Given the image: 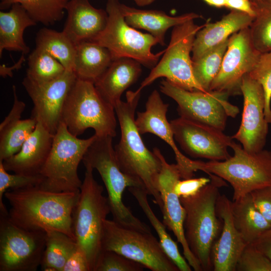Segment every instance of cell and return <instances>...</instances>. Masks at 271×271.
<instances>
[{
  "instance_id": "cell-34",
  "label": "cell",
  "mask_w": 271,
  "mask_h": 271,
  "mask_svg": "<svg viewBox=\"0 0 271 271\" xmlns=\"http://www.w3.org/2000/svg\"><path fill=\"white\" fill-rule=\"evenodd\" d=\"M254 18L249 26L252 42L260 53L271 51V0H251Z\"/></svg>"
},
{
  "instance_id": "cell-32",
  "label": "cell",
  "mask_w": 271,
  "mask_h": 271,
  "mask_svg": "<svg viewBox=\"0 0 271 271\" xmlns=\"http://www.w3.org/2000/svg\"><path fill=\"white\" fill-rule=\"evenodd\" d=\"M70 0H1V11L16 3L20 4L37 23L53 25L61 20Z\"/></svg>"
},
{
  "instance_id": "cell-27",
  "label": "cell",
  "mask_w": 271,
  "mask_h": 271,
  "mask_svg": "<svg viewBox=\"0 0 271 271\" xmlns=\"http://www.w3.org/2000/svg\"><path fill=\"white\" fill-rule=\"evenodd\" d=\"M113 61L106 48L92 41H83L76 45L74 72L78 78L94 83Z\"/></svg>"
},
{
  "instance_id": "cell-48",
  "label": "cell",
  "mask_w": 271,
  "mask_h": 271,
  "mask_svg": "<svg viewBox=\"0 0 271 271\" xmlns=\"http://www.w3.org/2000/svg\"><path fill=\"white\" fill-rule=\"evenodd\" d=\"M139 6L144 7L151 5L156 0H133Z\"/></svg>"
},
{
  "instance_id": "cell-47",
  "label": "cell",
  "mask_w": 271,
  "mask_h": 271,
  "mask_svg": "<svg viewBox=\"0 0 271 271\" xmlns=\"http://www.w3.org/2000/svg\"><path fill=\"white\" fill-rule=\"evenodd\" d=\"M207 5L218 8L225 7L226 0H202Z\"/></svg>"
},
{
  "instance_id": "cell-24",
  "label": "cell",
  "mask_w": 271,
  "mask_h": 271,
  "mask_svg": "<svg viewBox=\"0 0 271 271\" xmlns=\"http://www.w3.org/2000/svg\"><path fill=\"white\" fill-rule=\"evenodd\" d=\"M141 65L131 58L116 59L94 83L95 86L101 96L114 107L123 92L141 75Z\"/></svg>"
},
{
  "instance_id": "cell-25",
  "label": "cell",
  "mask_w": 271,
  "mask_h": 271,
  "mask_svg": "<svg viewBox=\"0 0 271 271\" xmlns=\"http://www.w3.org/2000/svg\"><path fill=\"white\" fill-rule=\"evenodd\" d=\"M120 8L127 24L135 29L148 31L162 46L165 44V35L169 28L202 18L201 15L193 12L175 17L170 16L162 11L141 10L121 3Z\"/></svg>"
},
{
  "instance_id": "cell-40",
  "label": "cell",
  "mask_w": 271,
  "mask_h": 271,
  "mask_svg": "<svg viewBox=\"0 0 271 271\" xmlns=\"http://www.w3.org/2000/svg\"><path fill=\"white\" fill-rule=\"evenodd\" d=\"M237 271H271V260L250 244L242 251L238 260Z\"/></svg>"
},
{
  "instance_id": "cell-46",
  "label": "cell",
  "mask_w": 271,
  "mask_h": 271,
  "mask_svg": "<svg viewBox=\"0 0 271 271\" xmlns=\"http://www.w3.org/2000/svg\"><path fill=\"white\" fill-rule=\"evenodd\" d=\"M225 8L243 12L253 17L255 16L251 0H226Z\"/></svg>"
},
{
  "instance_id": "cell-36",
  "label": "cell",
  "mask_w": 271,
  "mask_h": 271,
  "mask_svg": "<svg viewBox=\"0 0 271 271\" xmlns=\"http://www.w3.org/2000/svg\"><path fill=\"white\" fill-rule=\"evenodd\" d=\"M66 71L63 65L47 51L36 47L28 57L26 76L38 82H46Z\"/></svg>"
},
{
  "instance_id": "cell-3",
  "label": "cell",
  "mask_w": 271,
  "mask_h": 271,
  "mask_svg": "<svg viewBox=\"0 0 271 271\" xmlns=\"http://www.w3.org/2000/svg\"><path fill=\"white\" fill-rule=\"evenodd\" d=\"M211 181L196 194L180 197L186 215L184 222L185 238L189 248L199 262L202 270H212L211 252L214 242L219 236L223 226L218 216L216 204L219 188L226 184L214 175Z\"/></svg>"
},
{
  "instance_id": "cell-22",
  "label": "cell",
  "mask_w": 271,
  "mask_h": 271,
  "mask_svg": "<svg viewBox=\"0 0 271 271\" xmlns=\"http://www.w3.org/2000/svg\"><path fill=\"white\" fill-rule=\"evenodd\" d=\"M65 10L68 15L62 32L76 45L95 37L106 25V10L94 8L89 0H70Z\"/></svg>"
},
{
  "instance_id": "cell-35",
  "label": "cell",
  "mask_w": 271,
  "mask_h": 271,
  "mask_svg": "<svg viewBox=\"0 0 271 271\" xmlns=\"http://www.w3.org/2000/svg\"><path fill=\"white\" fill-rule=\"evenodd\" d=\"M228 39L193 61L194 77L206 91H210L211 84L220 71Z\"/></svg>"
},
{
  "instance_id": "cell-33",
  "label": "cell",
  "mask_w": 271,
  "mask_h": 271,
  "mask_svg": "<svg viewBox=\"0 0 271 271\" xmlns=\"http://www.w3.org/2000/svg\"><path fill=\"white\" fill-rule=\"evenodd\" d=\"M36 124V120L31 117L18 119L0 126V161H4L21 150Z\"/></svg>"
},
{
  "instance_id": "cell-38",
  "label": "cell",
  "mask_w": 271,
  "mask_h": 271,
  "mask_svg": "<svg viewBox=\"0 0 271 271\" xmlns=\"http://www.w3.org/2000/svg\"><path fill=\"white\" fill-rule=\"evenodd\" d=\"M248 74L262 87L265 98V118L268 123H271V51L261 53Z\"/></svg>"
},
{
  "instance_id": "cell-6",
  "label": "cell",
  "mask_w": 271,
  "mask_h": 271,
  "mask_svg": "<svg viewBox=\"0 0 271 271\" xmlns=\"http://www.w3.org/2000/svg\"><path fill=\"white\" fill-rule=\"evenodd\" d=\"M112 138L110 136L96 137L83 157V164L96 169L100 174L107 192L113 220L128 227L151 232L150 227L137 218L123 202V194L126 188H144L120 170L115 157Z\"/></svg>"
},
{
  "instance_id": "cell-2",
  "label": "cell",
  "mask_w": 271,
  "mask_h": 271,
  "mask_svg": "<svg viewBox=\"0 0 271 271\" xmlns=\"http://www.w3.org/2000/svg\"><path fill=\"white\" fill-rule=\"evenodd\" d=\"M141 92L128 91L126 100L114 106L120 128V139L114 149L118 166L123 173L139 182L161 210L162 201L157 188L162 168L161 160L155 151L146 147L135 122V112Z\"/></svg>"
},
{
  "instance_id": "cell-39",
  "label": "cell",
  "mask_w": 271,
  "mask_h": 271,
  "mask_svg": "<svg viewBox=\"0 0 271 271\" xmlns=\"http://www.w3.org/2000/svg\"><path fill=\"white\" fill-rule=\"evenodd\" d=\"M145 268L142 264L117 252L103 250L94 271H142Z\"/></svg>"
},
{
  "instance_id": "cell-19",
  "label": "cell",
  "mask_w": 271,
  "mask_h": 271,
  "mask_svg": "<svg viewBox=\"0 0 271 271\" xmlns=\"http://www.w3.org/2000/svg\"><path fill=\"white\" fill-rule=\"evenodd\" d=\"M168 107L169 104L163 102L159 92L154 90L148 98L146 110L137 112L136 124L141 134L151 133L165 141L175 154L182 179L192 178L194 173L197 171L198 161L187 158L178 149L167 118Z\"/></svg>"
},
{
  "instance_id": "cell-18",
  "label": "cell",
  "mask_w": 271,
  "mask_h": 271,
  "mask_svg": "<svg viewBox=\"0 0 271 271\" xmlns=\"http://www.w3.org/2000/svg\"><path fill=\"white\" fill-rule=\"evenodd\" d=\"M243 97L242 119L237 131L231 137L239 142L249 153L263 150L268 131L264 115L265 98L261 85L248 74L242 78L241 85Z\"/></svg>"
},
{
  "instance_id": "cell-17",
  "label": "cell",
  "mask_w": 271,
  "mask_h": 271,
  "mask_svg": "<svg viewBox=\"0 0 271 271\" xmlns=\"http://www.w3.org/2000/svg\"><path fill=\"white\" fill-rule=\"evenodd\" d=\"M159 157L162 168L157 182V188L162 201L161 211L163 223L172 231L182 245L184 257L192 268L195 271H201L200 264L190 251L187 243L184 229L186 215L184 208L180 198L174 190V185L179 179H182L177 164H169L158 148L153 149Z\"/></svg>"
},
{
  "instance_id": "cell-44",
  "label": "cell",
  "mask_w": 271,
  "mask_h": 271,
  "mask_svg": "<svg viewBox=\"0 0 271 271\" xmlns=\"http://www.w3.org/2000/svg\"><path fill=\"white\" fill-rule=\"evenodd\" d=\"M14 95V103L12 109L1 123L0 126H4L10 122L21 119V116L26 106L25 103L19 99L17 94L15 85L12 86Z\"/></svg>"
},
{
  "instance_id": "cell-10",
  "label": "cell",
  "mask_w": 271,
  "mask_h": 271,
  "mask_svg": "<svg viewBox=\"0 0 271 271\" xmlns=\"http://www.w3.org/2000/svg\"><path fill=\"white\" fill-rule=\"evenodd\" d=\"M194 21L174 27L169 44L162 58L152 69L137 91L141 92L158 78L165 77L186 90L208 92L198 84L193 74L190 53L196 34L204 26L195 24Z\"/></svg>"
},
{
  "instance_id": "cell-5",
  "label": "cell",
  "mask_w": 271,
  "mask_h": 271,
  "mask_svg": "<svg viewBox=\"0 0 271 271\" xmlns=\"http://www.w3.org/2000/svg\"><path fill=\"white\" fill-rule=\"evenodd\" d=\"M114 107L107 102L92 82L77 78L64 104L61 121L75 137L93 128L98 137L116 135Z\"/></svg>"
},
{
  "instance_id": "cell-13",
  "label": "cell",
  "mask_w": 271,
  "mask_h": 271,
  "mask_svg": "<svg viewBox=\"0 0 271 271\" xmlns=\"http://www.w3.org/2000/svg\"><path fill=\"white\" fill-rule=\"evenodd\" d=\"M1 214L0 271H36L41 266L46 232L23 229Z\"/></svg>"
},
{
  "instance_id": "cell-20",
  "label": "cell",
  "mask_w": 271,
  "mask_h": 271,
  "mask_svg": "<svg viewBox=\"0 0 271 271\" xmlns=\"http://www.w3.org/2000/svg\"><path fill=\"white\" fill-rule=\"evenodd\" d=\"M231 204L225 195H219L216 202V213L223 226L211 248L214 271H235L239 257L248 244L234 225Z\"/></svg>"
},
{
  "instance_id": "cell-31",
  "label": "cell",
  "mask_w": 271,
  "mask_h": 271,
  "mask_svg": "<svg viewBox=\"0 0 271 271\" xmlns=\"http://www.w3.org/2000/svg\"><path fill=\"white\" fill-rule=\"evenodd\" d=\"M46 232L45 247L41 267L45 271H62L71 253L76 248V241L66 234L54 230Z\"/></svg>"
},
{
  "instance_id": "cell-4",
  "label": "cell",
  "mask_w": 271,
  "mask_h": 271,
  "mask_svg": "<svg viewBox=\"0 0 271 271\" xmlns=\"http://www.w3.org/2000/svg\"><path fill=\"white\" fill-rule=\"evenodd\" d=\"M84 178L72 214V230L78 247L84 252L90 270L94 271L102 250L103 225L110 212L103 188L93 177V169L84 165Z\"/></svg>"
},
{
  "instance_id": "cell-16",
  "label": "cell",
  "mask_w": 271,
  "mask_h": 271,
  "mask_svg": "<svg viewBox=\"0 0 271 271\" xmlns=\"http://www.w3.org/2000/svg\"><path fill=\"white\" fill-rule=\"evenodd\" d=\"M170 123L175 141L190 156L210 161H224L231 157L228 148L233 139L223 131L180 116Z\"/></svg>"
},
{
  "instance_id": "cell-43",
  "label": "cell",
  "mask_w": 271,
  "mask_h": 271,
  "mask_svg": "<svg viewBox=\"0 0 271 271\" xmlns=\"http://www.w3.org/2000/svg\"><path fill=\"white\" fill-rule=\"evenodd\" d=\"M62 271H91L85 254L78 245L68 258Z\"/></svg>"
},
{
  "instance_id": "cell-28",
  "label": "cell",
  "mask_w": 271,
  "mask_h": 271,
  "mask_svg": "<svg viewBox=\"0 0 271 271\" xmlns=\"http://www.w3.org/2000/svg\"><path fill=\"white\" fill-rule=\"evenodd\" d=\"M231 210L234 225L247 244L271 227L255 207L250 193L232 201Z\"/></svg>"
},
{
  "instance_id": "cell-1",
  "label": "cell",
  "mask_w": 271,
  "mask_h": 271,
  "mask_svg": "<svg viewBox=\"0 0 271 271\" xmlns=\"http://www.w3.org/2000/svg\"><path fill=\"white\" fill-rule=\"evenodd\" d=\"M79 193L52 192L40 186L7 191L4 196L11 206L8 218L23 229L57 230L75 240L72 214Z\"/></svg>"
},
{
  "instance_id": "cell-29",
  "label": "cell",
  "mask_w": 271,
  "mask_h": 271,
  "mask_svg": "<svg viewBox=\"0 0 271 271\" xmlns=\"http://www.w3.org/2000/svg\"><path fill=\"white\" fill-rule=\"evenodd\" d=\"M128 189L156 231L159 241L166 254L180 271H191L192 267L181 254L177 243L167 232L166 226L159 220L152 209L148 200L147 191L144 188L137 187H129Z\"/></svg>"
},
{
  "instance_id": "cell-41",
  "label": "cell",
  "mask_w": 271,
  "mask_h": 271,
  "mask_svg": "<svg viewBox=\"0 0 271 271\" xmlns=\"http://www.w3.org/2000/svg\"><path fill=\"white\" fill-rule=\"evenodd\" d=\"M210 181L211 178L206 177L179 179L175 184L174 190L179 198L190 197L196 194Z\"/></svg>"
},
{
  "instance_id": "cell-7",
  "label": "cell",
  "mask_w": 271,
  "mask_h": 271,
  "mask_svg": "<svg viewBox=\"0 0 271 271\" xmlns=\"http://www.w3.org/2000/svg\"><path fill=\"white\" fill-rule=\"evenodd\" d=\"M234 155L224 161H198V171L219 177L233 189L232 201L266 186H271V152L245 151L233 140L230 144Z\"/></svg>"
},
{
  "instance_id": "cell-23",
  "label": "cell",
  "mask_w": 271,
  "mask_h": 271,
  "mask_svg": "<svg viewBox=\"0 0 271 271\" xmlns=\"http://www.w3.org/2000/svg\"><path fill=\"white\" fill-rule=\"evenodd\" d=\"M254 17L235 10L215 23L208 22L196 34L192 48V61L240 30L249 27Z\"/></svg>"
},
{
  "instance_id": "cell-42",
  "label": "cell",
  "mask_w": 271,
  "mask_h": 271,
  "mask_svg": "<svg viewBox=\"0 0 271 271\" xmlns=\"http://www.w3.org/2000/svg\"><path fill=\"white\" fill-rule=\"evenodd\" d=\"M256 208L271 224V186L250 193Z\"/></svg>"
},
{
  "instance_id": "cell-14",
  "label": "cell",
  "mask_w": 271,
  "mask_h": 271,
  "mask_svg": "<svg viewBox=\"0 0 271 271\" xmlns=\"http://www.w3.org/2000/svg\"><path fill=\"white\" fill-rule=\"evenodd\" d=\"M77 78L74 71L66 70L49 81L38 82L26 76L23 80L22 84L33 104L31 117L52 134L61 121L64 104Z\"/></svg>"
},
{
  "instance_id": "cell-37",
  "label": "cell",
  "mask_w": 271,
  "mask_h": 271,
  "mask_svg": "<svg viewBox=\"0 0 271 271\" xmlns=\"http://www.w3.org/2000/svg\"><path fill=\"white\" fill-rule=\"evenodd\" d=\"M44 178L41 174L26 175L8 173L2 161H0V210L1 214L8 215V211L3 202V198L7 190H15L29 187L40 186Z\"/></svg>"
},
{
  "instance_id": "cell-26",
  "label": "cell",
  "mask_w": 271,
  "mask_h": 271,
  "mask_svg": "<svg viewBox=\"0 0 271 271\" xmlns=\"http://www.w3.org/2000/svg\"><path fill=\"white\" fill-rule=\"evenodd\" d=\"M37 23L19 4H13L9 12L0 11V57L3 51L21 52L28 54L29 47L25 43L23 35L25 29L36 26Z\"/></svg>"
},
{
  "instance_id": "cell-45",
  "label": "cell",
  "mask_w": 271,
  "mask_h": 271,
  "mask_svg": "<svg viewBox=\"0 0 271 271\" xmlns=\"http://www.w3.org/2000/svg\"><path fill=\"white\" fill-rule=\"evenodd\" d=\"M271 260V227L250 243Z\"/></svg>"
},
{
  "instance_id": "cell-15",
  "label": "cell",
  "mask_w": 271,
  "mask_h": 271,
  "mask_svg": "<svg viewBox=\"0 0 271 271\" xmlns=\"http://www.w3.org/2000/svg\"><path fill=\"white\" fill-rule=\"evenodd\" d=\"M260 54L252 42L249 27L231 35L220 71L210 91L223 93L228 96L241 94L242 78L252 69Z\"/></svg>"
},
{
  "instance_id": "cell-21",
  "label": "cell",
  "mask_w": 271,
  "mask_h": 271,
  "mask_svg": "<svg viewBox=\"0 0 271 271\" xmlns=\"http://www.w3.org/2000/svg\"><path fill=\"white\" fill-rule=\"evenodd\" d=\"M54 135L37 122L33 131L16 154L3 161L7 171L26 175L40 174L50 154Z\"/></svg>"
},
{
  "instance_id": "cell-9",
  "label": "cell",
  "mask_w": 271,
  "mask_h": 271,
  "mask_svg": "<svg viewBox=\"0 0 271 271\" xmlns=\"http://www.w3.org/2000/svg\"><path fill=\"white\" fill-rule=\"evenodd\" d=\"M119 0H107L106 11L108 15L104 29L90 40L105 48L113 60L119 58L133 59L141 65L152 69L158 63L165 50L156 54L152 48L158 40L150 34L143 33L126 22Z\"/></svg>"
},
{
  "instance_id": "cell-12",
  "label": "cell",
  "mask_w": 271,
  "mask_h": 271,
  "mask_svg": "<svg viewBox=\"0 0 271 271\" xmlns=\"http://www.w3.org/2000/svg\"><path fill=\"white\" fill-rule=\"evenodd\" d=\"M161 91L178 104L180 117L225 129L228 117L239 113L237 106L228 101L227 94L215 92L189 91L165 79L161 82Z\"/></svg>"
},
{
  "instance_id": "cell-8",
  "label": "cell",
  "mask_w": 271,
  "mask_h": 271,
  "mask_svg": "<svg viewBox=\"0 0 271 271\" xmlns=\"http://www.w3.org/2000/svg\"><path fill=\"white\" fill-rule=\"evenodd\" d=\"M96 137L94 134L87 139H79L61 122L40 173L44 180L40 187L56 192L80 191L82 182L78 174V166Z\"/></svg>"
},
{
  "instance_id": "cell-30",
  "label": "cell",
  "mask_w": 271,
  "mask_h": 271,
  "mask_svg": "<svg viewBox=\"0 0 271 271\" xmlns=\"http://www.w3.org/2000/svg\"><path fill=\"white\" fill-rule=\"evenodd\" d=\"M37 48L47 51L58 60L66 70L74 71L76 45L62 31L43 28L37 34Z\"/></svg>"
},
{
  "instance_id": "cell-11",
  "label": "cell",
  "mask_w": 271,
  "mask_h": 271,
  "mask_svg": "<svg viewBox=\"0 0 271 271\" xmlns=\"http://www.w3.org/2000/svg\"><path fill=\"white\" fill-rule=\"evenodd\" d=\"M101 245L102 250L117 252L152 271H179L151 232L128 227L106 219Z\"/></svg>"
}]
</instances>
